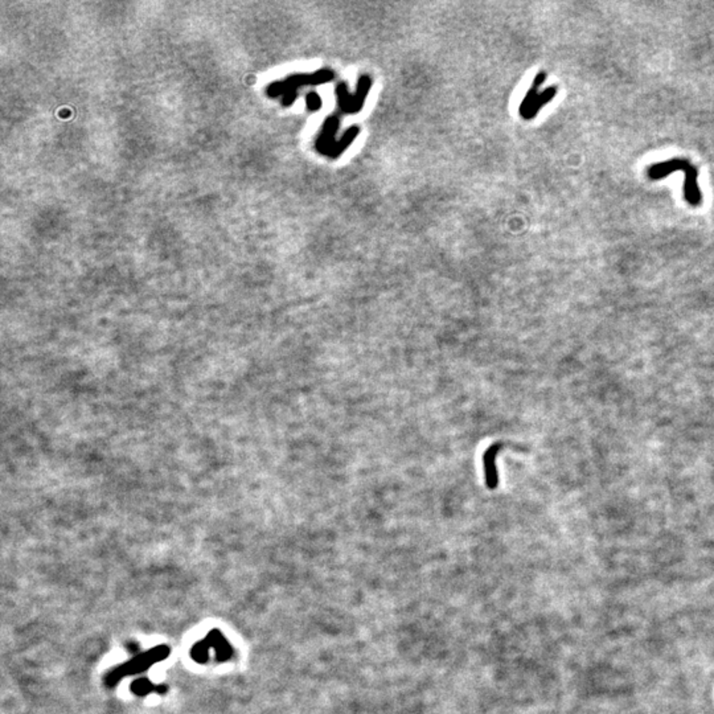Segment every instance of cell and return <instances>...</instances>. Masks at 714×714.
Wrapping results in <instances>:
<instances>
[{
	"label": "cell",
	"mask_w": 714,
	"mask_h": 714,
	"mask_svg": "<svg viewBox=\"0 0 714 714\" xmlns=\"http://www.w3.org/2000/svg\"><path fill=\"white\" fill-rule=\"evenodd\" d=\"M545 78H547V75H545L544 72L539 73V75H537V77L535 78V82H533L532 88L529 89L527 97L524 98L523 103H521V108H520V114H521V115H523V114L529 109V106L533 103V101L539 97L540 87L544 84Z\"/></svg>",
	"instance_id": "3"
},
{
	"label": "cell",
	"mask_w": 714,
	"mask_h": 714,
	"mask_svg": "<svg viewBox=\"0 0 714 714\" xmlns=\"http://www.w3.org/2000/svg\"><path fill=\"white\" fill-rule=\"evenodd\" d=\"M308 103H310V106H311L312 109H319V108H320V99H319L318 96H315V94H311V96L308 97Z\"/></svg>",
	"instance_id": "4"
},
{
	"label": "cell",
	"mask_w": 714,
	"mask_h": 714,
	"mask_svg": "<svg viewBox=\"0 0 714 714\" xmlns=\"http://www.w3.org/2000/svg\"><path fill=\"white\" fill-rule=\"evenodd\" d=\"M680 172L685 174L684 198L689 205L700 207L703 204V193L699 186V168L688 159L680 158Z\"/></svg>",
	"instance_id": "1"
},
{
	"label": "cell",
	"mask_w": 714,
	"mask_h": 714,
	"mask_svg": "<svg viewBox=\"0 0 714 714\" xmlns=\"http://www.w3.org/2000/svg\"><path fill=\"white\" fill-rule=\"evenodd\" d=\"M556 93H557V88L556 87H552V88L544 90L542 93H540L539 97L533 101V103L529 106V109L523 114V118H525V120L535 118L536 114L542 109V106L554 98Z\"/></svg>",
	"instance_id": "2"
}]
</instances>
